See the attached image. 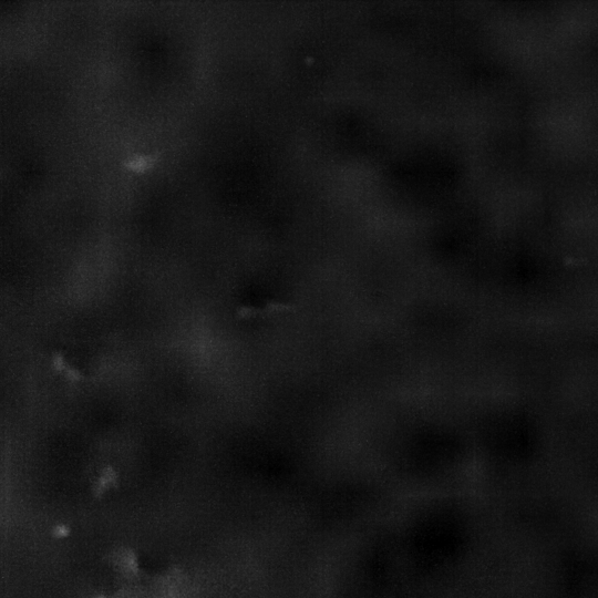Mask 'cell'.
<instances>
[{
	"mask_svg": "<svg viewBox=\"0 0 598 598\" xmlns=\"http://www.w3.org/2000/svg\"><path fill=\"white\" fill-rule=\"evenodd\" d=\"M153 162V156H136L128 162L127 167L134 172H145L152 166Z\"/></svg>",
	"mask_w": 598,
	"mask_h": 598,
	"instance_id": "1",
	"label": "cell"
}]
</instances>
